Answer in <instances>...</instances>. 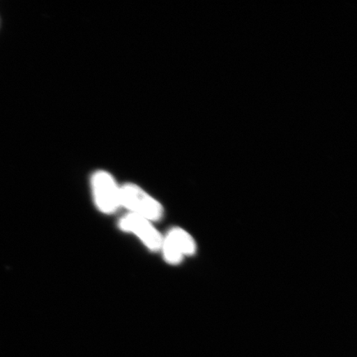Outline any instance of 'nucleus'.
Instances as JSON below:
<instances>
[{
	"instance_id": "obj_1",
	"label": "nucleus",
	"mask_w": 357,
	"mask_h": 357,
	"mask_svg": "<svg viewBox=\"0 0 357 357\" xmlns=\"http://www.w3.org/2000/svg\"><path fill=\"white\" fill-rule=\"evenodd\" d=\"M121 205L134 215L146 218L151 222L162 220L164 215L162 205L139 186L133 184L121 187Z\"/></svg>"
},
{
	"instance_id": "obj_2",
	"label": "nucleus",
	"mask_w": 357,
	"mask_h": 357,
	"mask_svg": "<svg viewBox=\"0 0 357 357\" xmlns=\"http://www.w3.org/2000/svg\"><path fill=\"white\" fill-rule=\"evenodd\" d=\"M91 185L93 199L100 212L112 214L122 207L121 187L109 173L97 172L93 174Z\"/></svg>"
},
{
	"instance_id": "obj_3",
	"label": "nucleus",
	"mask_w": 357,
	"mask_h": 357,
	"mask_svg": "<svg viewBox=\"0 0 357 357\" xmlns=\"http://www.w3.org/2000/svg\"><path fill=\"white\" fill-rule=\"evenodd\" d=\"M160 251L169 265H178L185 257L193 256L197 251V245L188 231L181 227H173L166 236H163Z\"/></svg>"
},
{
	"instance_id": "obj_4",
	"label": "nucleus",
	"mask_w": 357,
	"mask_h": 357,
	"mask_svg": "<svg viewBox=\"0 0 357 357\" xmlns=\"http://www.w3.org/2000/svg\"><path fill=\"white\" fill-rule=\"evenodd\" d=\"M119 226L123 231L137 236L151 251L158 252L162 248L163 236L146 218L128 213L119 220Z\"/></svg>"
}]
</instances>
